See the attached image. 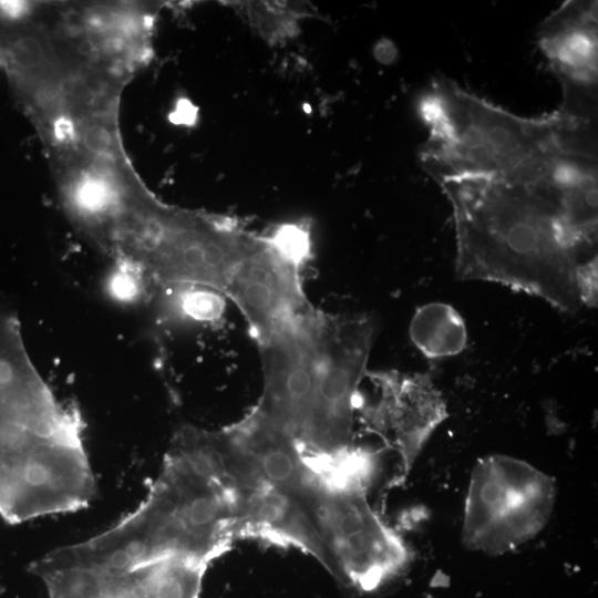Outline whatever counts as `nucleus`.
Segmentation results:
<instances>
[{
  "label": "nucleus",
  "instance_id": "obj_11",
  "mask_svg": "<svg viewBox=\"0 0 598 598\" xmlns=\"http://www.w3.org/2000/svg\"><path fill=\"white\" fill-rule=\"evenodd\" d=\"M319 313L320 310L312 307L257 343L262 391L250 413L291 439L300 450L315 391Z\"/></svg>",
  "mask_w": 598,
  "mask_h": 598
},
{
  "label": "nucleus",
  "instance_id": "obj_9",
  "mask_svg": "<svg viewBox=\"0 0 598 598\" xmlns=\"http://www.w3.org/2000/svg\"><path fill=\"white\" fill-rule=\"evenodd\" d=\"M374 332V321L368 315L320 311L317 374L303 453L336 455L355 445V401L368 371Z\"/></svg>",
  "mask_w": 598,
  "mask_h": 598
},
{
  "label": "nucleus",
  "instance_id": "obj_8",
  "mask_svg": "<svg viewBox=\"0 0 598 598\" xmlns=\"http://www.w3.org/2000/svg\"><path fill=\"white\" fill-rule=\"evenodd\" d=\"M554 480L525 461L489 455L474 466L464 506L463 544L501 555L536 537L549 522Z\"/></svg>",
  "mask_w": 598,
  "mask_h": 598
},
{
  "label": "nucleus",
  "instance_id": "obj_7",
  "mask_svg": "<svg viewBox=\"0 0 598 598\" xmlns=\"http://www.w3.org/2000/svg\"><path fill=\"white\" fill-rule=\"evenodd\" d=\"M255 235L230 219L162 204L150 217L128 267L166 287L225 292Z\"/></svg>",
  "mask_w": 598,
  "mask_h": 598
},
{
  "label": "nucleus",
  "instance_id": "obj_16",
  "mask_svg": "<svg viewBox=\"0 0 598 598\" xmlns=\"http://www.w3.org/2000/svg\"><path fill=\"white\" fill-rule=\"evenodd\" d=\"M597 258L584 264L577 270L576 281L581 305L597 307Z\"/></svg>",
  "mask_w": 598,
  "mask_h": 598
},
{
  "label": "nucleus",
  "instance_id": "obj_10",
  "mask_svg": "<svg viewBox=\"0 0 598 598\" xmlns=\"http://www.w3.org/2000/svg\"><path fill=\"white\" fill-rule=\"evenodd\" d=\"M355 416L398 454L405 475L447 410L429 374L368 370L358 391Z\"/></svg>",
  "mask_w": 598,
  "mask_h": 598
},
{
  "label": "nucleus",
  "instance_id": "obj_6",
  "mask_svg": "<svg viewBox=\"0 0 598 598\" xmlns=\"http://www.w3.org/2000/svg\"><path fill=\"white\" fill-rule=\"evenodd\" d=\"M420 110L430 127L423 164L437 182L507 174L551 146L560 127L558 112L519 117L445 79L423 95Z\"/></svg>",
  "mask_w": 598,
  "mask_h": 598
},
{
  "label": "nucleus",
  "instance_id": "obj_2",
  "mask_svg": "<svg viewBox=\"0 0 598 598\" xmlns=\"http://www.w3.org/2000/svg\"><path fill=\"white\" fill-rule=\"evenodd\" d=\"M237 539L236 497L216 431L184 425L137 507L58 554L68 564L110 569L172 558L208 567Z\"/></svg>",
  "mask_w": 598,
  "mask_h": 598
},
{
  "label": "nucleus",
  "instance_id": "obj_3",
  "mask_svg": "<svg viewBox=\"0 0 598 598\" xmlns=\"http://www.w3.org/2000/svg\"><path fill=\"white\" fill-rule=\"evenodd\" d=\"M79 412L31 361H0V516L9 524L85 508L97 484Z\"/></svg>",
  "mask_w": 598,
  "mask_h": 598
},
{
  "label": "nucleus",
  "instance_id": "obj_14",
  "mask_svg": "<svg viewBox=\"0 0 598 598\" xmlns=\"http://www.w3.org/2000/svg\"><path fill=\"white\" fill-rule=\"evenodd\" d=\"M409 332L412 342L429 359L455 355L467 343V331L461 315L442 302L416 308Z\"/></svg>",
  "mask_w": 598,
  "mask_h": 598
},
{
  "label": "nucleus",
  "instance_id": "obj_15",
  "mask_svg": "<svg viewBox=\"0 0 598 598\" xmlns=\"http://www.w3.org/2000/svg\"><path fill=\"white\" fill-rule=\"evenodd\" d=\"M189 289L183 300V308L189 316L209 320L221 315L225 307L223 295L204 288Z\"/></svg>",
  "mask_w": 598,
  "mask_h": 598
},
{
  "label": "nucleus",
  "instance_id": "obj_4",
  "mask_svg": "<svg viewBox=\"0 0 598 598\" xmlns=\"http://www.w3.org/2000/svg\"><path fill=\"white\" fill-rule=\"evenodd\" d=\"M303 458L305 504L328 555V571L358 592L379 590L405 569L410 550L368 497L378 452L354 445Z\"/></svg>",
  "mask_w": 598,
  "mask_h": 598
},
{
  "label": "nucleus",
  "instance_id": "obj_13",
  "mask_svg": "<svg viewBox=\"0 0 598 598\" xmlns=\"http://www.w3.org/2000/svg\"><path fill=\"white\" fill-rule=\"evenodd\" d=\"M597 2L566 1L540 25L538 43L563 86L561 107L597 110Z\"/></svg>",
  "mask_w": 598,
  "mask_h": 598
},
{
  "label": "nucleus",
  "instance_id": "obj_1",
  "mask_svg": "<svg viewBox=\"0 0 598 598\" xmlns=\"http://www.w3.org/2000/svg\"><path fill=\"white\" fill-rule=\"evenodd\" d=\"M452 204L456 275L543 298L565 312L581 301L577 270L597 258V172L557 150L508 174L439 182Z\"/></svg>",
  "mask_w": 598,
  "mask_h": 598
},
{
  "label": "nucleus",
  "instance_id": "obj_12",
  "mask_svg": "<svg viewBox=\"0 0 598 598\" xmlns=\"http://www.w3.org/2000/svg\"><path fill=\"white\" fill-rule=\"evenodd\" d=\"M303 265L283 254L270 234L255 236L228 282V297L260 342L312 308L300 279Z\"/></svg>",
  "mask_w": 598,
  "mask_h": 598
},
{
  "label": "nucleus",
  "instance_id": "obj_5",
  "mask_svg": "<svg viewBox=\"0 0 598 598\" xmlns=\"http://www.w3.org/2000/svg\"><path fill=\"white\" fill-rule=\"evenodd\" d=\"M237 505V538L301 550L327 570L323 544L303 495V452L250 412L216 430Z\"/></svg>",
  "mask_w": 598,
  "mask_h": 598
}]
</instances>
